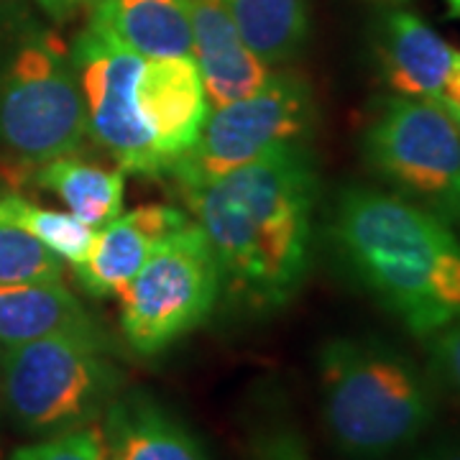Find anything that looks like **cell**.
I'll list each match as a JSON object with an SVG mask.
<instances>
[{
    "instance_id": "obj_1",
    "label": "cell",
    "mask_w": 460,
    "mask_h": 460,
    "mask_svg": "<svg viewBox=\"0 0 460 460\" xmlns=\"http://www.w3.org/2000/svg\"><path fill=\"white\" fill-rule=\"evenodd\" d=\"M317 192L307 144H287L184 195L235 302L277 310L296 295L310 269Z\"/></svg>"
},
{
    "instance_id": "obj_2",
    "label": "cell",
    "mask_w": 460,
    "mask_h": 460,
    "mask_svg": "<svg viewBox=\"0 0 460 460\" xmlns=\"http://www.w3.org/2000/svg\"><path fill=\"white\" fill-rule=\"evenodd\" d=\"M330 235L348 271L420 341L460 320V238L438 215L350 184L335 198Z\"/></svg>"
},
{
    "instance_id": "obj_3",
    "label": "cell",
    "mask_w": 460,
    "mask_h": 460,
    "mask_svg": "<svg viewBox=\"0 0 460 460\" xmlns=\"http://www.w3.org/2000/svg\"><path fill=\"white\" fill-rule=\"evenodd\" d=\"M323 420L353 460H384L414 445L438 414L435 381L381 338H332L317 353Z\"/></svg>"
},
{
    "instance_id": "obj_4",
    "label": "cell",
    "mask_w": 460,
    "mask_h": 460,
    "mask_svg": "<svg viewBox=\"0 0 460 460\" xmlns=\"http://www.w3.org/2000/svg\"><path fill=\"white\" fill-rule=\"evenodd\" d=\"M120 392L123 374L100 332H62L3 348V414L33 438L95 425Z\"/></svg>"
},
{
    "instance_id": "obj_5",
    "label": "cell",
    "mask_w": 460,
    "mask_h": 460,
    "mask_svg": "<svg viewBox=\"0 0 460 460\" xmlns=\"http://www.w3.org/2000/svg\"><path fill=\"white\" fill-rule=\"evenodd\" d=\"M83 98L66 44L36 23L0 39V146L29 162L84 146Z\"/></svg>"
},
{
    "instance_id": "obj_6",
    "label": "cell",
    "mask_w": 460,
    "mask_h": 460,
    "mask_svg": "<svg viewBox=\"0 0 460 460\" xmlns=\"http://www.w3.org/2000/svg\"><path fill=\"white\" fill-rule=\"evenodd\" d=\"M361 154L394 195L460 228V128L443 102L384 98L363 128Z\"/></svg>"
},
{
    "instance_id": "obj_7",
    "label": "cell",
    "mask_w": 460,
    "mask_h": 460,
    "mask_svg": "<svg viewBox=\"0 0 460 460\" xmlns=\"http://www.w3.org/2000/svg\"><path fill=\"white\" fill-rule=\"evenodd\" d=\"M223 292L208 235L195 220L169 233L118 295L120 332L133 353L154 358L199 328Z\"/></svg>"
},
{
    "instance_id": "obj_8",
    "label": "cell",
    "mask_w": 460,
    "mask_h": 460,
    "mask_svg": "<svg viewBox=\"0 0 460 460\" xmlns=\"http://www.w3.org/2000/svg\"><path fill=\"white\" fill-rule=\"evenodd\" d=\"M313 126L310 84L292 72H271L251 95L210 108L198 141L174 162L169 177L177 181L181 195L195 192L274 148L307 144Z\"/></svg>"
},
{
    "instance_id": "obj_9",
    "label": "cell",
    "mask_w": 460,
    "mask_h": 460,
    "mask_svg": "<svg viewBox=\"0 0 460 460\" xmlns=\"http://www.w3.org/2000/svg\"><path fill=\"white\" fill-rule=\"evenodd\" d=\"M69 59L83 98L87 136L113 156L120 172L151 180L164 177L166 169L136 98L146 59L93 26L77 33Z\"/></svg>"
},
{
    "instance_id": "obj_10",
    "label": "cell",
    "mask_w": 460,
    "mask_h": 460,
    "mask_svg": "<svg viewBox=\"0 0 460 460\" xmlns=\"http://www.w3.org/2000/svg\"><path fill=\"white\" fill-rule=\"evenodd\" d=\"M136 98L169 177V169L198 141L210 115L208 93L192 54L146 59Z\"/></svg>"
},
{
    "instance_id": "obj_11",
    "label": "cell",
    "mask_w": 460,
    "mask_h": 460,
    "mask_svg": "<svg viewBox=\"0 0 460 460\" xmlns=\"http://www.w3.org/2000/svg\"><path fill=\"white\" fill-rule=\"evenodd\" d=\"M190 217L169 205H141L120 213L95 233L90 256L75 269L83 289L95 299L118 296L146 263L151 251Z\"/></svg>"
},
{
    "instance_id": "obj_12",
    "label": "cell",
    "mask_w": 460,
    "mask_h": 460,
    "mask_svg": "<svg viewBox=\"0 0 460 460\" xmlns=\"http://www.w3.org/2000/svg\"><path fill=\"white\" fill-rule=\"evenodd\" d=\"M192 59L198 62L210 108L251 95L269 77L271 66L248 49L223 0H190Z\"/></svg>"
},
{
    "instance_id": "obj_13",
    "label": "cell",
    "mask_w": 460,
    "mask_h": 460,
    "mask_svg": "<svg viewBox=\"0 0 460 460\" xmlns=\"http://www.w3.org/2000/svg\"><path fill=\"white\" fill-rule=\"evenodd\" d=\"M378 69L399 98L440 100L458 51L410 11L389 13L378 33Z\"/></svg>"
},
{
    "instance_id": "obj_14",
    "label": "cell",
    "mask_w": 460,
    "mask_h": 460,
    "mask_svg": "<svg viewBox=\"0 0 460 460\" xmlns=\"http://www.w3.org/2000/svg\"><path fill=\"white\" fill-rule=\"evenodd\" d=\"M105 460H208L202 445L146 392H120L102 414Z\"/></svg>"
},
{
    "instance_id": "obj_15",
    "label": "cell",
    "mask_w": 460,
    "mask_h": 460,
    "mask_svg": "<svg viewBox=\"0 0 460 460\" xmlns=\"http://www.w3.org/2000/svg\"><path fill=\"white\" fill-rule=\"evenodd\" d=\"M90 26L144 59L192 54L190 0H98Z\"/></svg>"
},
{
    "instance_id": "obj_16",
    "label": "cell",
    "mask_w": 460,
    "mask_h": 460,
    "mask_svg": "<svg viewBox=\"0 0 460 460\" xmlns=\"http://www.w3.org/2000/svg\"><path fill=\"white\" fill-rule=\"evenodd\" d=\"M62 332H98L84 305L59 281L0 284V348Z\"/></svg>"
},
{
    "instance_id": "obj_17",
    "label": "cell",
    "mask_w": 460,
    "mask_h": 460,
    "mask_svg": "<svg viewBox=\"0 0 460 460\" xmlns=\"http://www.w3.org/2000/svg\"><path fill=\"white\" fill-rule=\"evenodd\" d=\"M36 184L65 202V208L90 228H102L123 213L126 172L87 164L75 156L41 162Z\"/></svg>"
},
{
    "instance_id": "obj_18",
    "label": "cell",
    "mask_w": 460,
    "mask_h": 460,
    "mask_svg": "<svg viewBox=\"0 0 460 460\" xmlns=\"http://www.w3.org/2000/svg\"><path fill=\"white\" fill-rule=\"evenodd\" d=\"M223 5L263 65L277 66L295 59L307 41V0H223Z\"/></svg>"
},
{
    "instance_id": "obj_19",
    "label": "cell",
    "mask_w": 460,
    "mask_h": 460,
    "mask_svg": "<svg viewBox=\"0 0 460 460\" xmlns=\"http://www.w3.org/2000/svg\"><path fill=\"white\" fill-rule=\"evenodd\" d=\"M0 220L26 230L41 246L49 248L57 259L72 263V269H77L90 256V248L98 233L72 213L51 210L21 195L0 198Z\"/></svg>"
},
{
    "instance_id": "obj_20",
    "label": "cell",
    "mask_w": 460,
    "mask_h": 460,
    "mask_svg": "<svg viewBox=\"0 0 460 460\" xmlns=\"http://www.w3.org/2000/svg\"><path fill=\"white\" fill-rule=\"evenodd\" d=\"M65 279V261L26 230L0 220V284Z\"/></svg>"
},
{
    "instance_id": "obj_21",
    "label": "cell",
    "mask_w": 460,
    "mask_h": 460,
    "mask_svg": "<svg viewBox=\"0 0 460 460\" xmlns=\"http://www.w3.org/2000/svg\"><path fill=\"white\" fill-rule=\"evenodd\" d=\"M11 460H105V445L100 425L41 438L39 443L18 447Z\"/></svg>"
},
{
    "instance_id": "obj_22",
    "label": "cell",
    "mask_w": 460,
    "mask_h": 460,
    "mask_svg": "<svg viewBox=\"0 0 460 460\" xmlns=\"http://www.w3.org/2000/svg\"><path fill=\"white\" fill-rule=\"evenodd\" d=\"M432 378L460 399V320L425 338Z\"/></svg>"
},
{
    "instance_id": "obj_23",
    "label": "cell",
    "mask_w": 460,
    "mask_h": 460,
    "mask_svg": "<svg viewBox=\"0 0 460 460\" xmlns=\"http://www.w3.org/2000/svg\"><path fill=\"white\" fill-rule=\"evenodd\" d=\"M51 18L62 21V18L75 16L77 11H84V8H93L98 0H36Z\"/></svg>"
},
{
    "instance_id": "obj_24",
    "label": "cell",
    "mask_w": 460,
    "mask_h": 460,
    "mask_svg": "<svg viewBox=\"0 0 460 460\" xmlns=\"http://www.w3.org/2000/svg\"><path fill=\"white\" fill-rule=\"evenodd\" d=\"M438 102H443L445 108H450V111H460V51L456 65H453L450 75H447V80H445L443 95H440Z\"/></svg>"
},
{
    "instance_id": "obj_25",
    "label": "cell",
    "mask_w": 460,
    "mask_h": 460,
    "mask_svg": "<svg viewBox=\"0 0 460 460\" xmlns=\"http://www.w3.org/2000/svg\"><path fill=\"white\" fill-rule=\"evenodd\" d=\"M414 460H460V443H447L429 447L422 456H417Z\"/></svg>"
},
{
    "instance_id": "obj_26",
    "label": "cell",
    "mask_w": 460,
    "mask_h": 460,
    "mask_svg": "<svg viewBox=\"0 0 460 460\" xmlns=\"http://www.w3.org/2000/svg\"><path fill=\"white\" fill-rule=\"evenodd\" d=\"M0 420H3V348H0Z\"/></svg>"
},
{
    "instance_id": "obj_27",
    "label": "cell",
    "mask_w": 460,
    "mask_h": 460,
    "mask_svg": "<svg viewBox=\"0 0 460 460\" xmlns=\"http://www.w3.org/2000/svg\"><path fill=\"white\" fill-rule=\"evenodd\" d=\"M447 3V8H450V13L453 16H458L460 18V0H445Z\"/></svg>"
},
{
    "instance_id": "obj_28",
    "label": "cell",
    "mask_w": 460,
    "mask_h": 460,
    "mask_svg": "<svg viewBox=\"0 0 460 460\" xmlns=\"http://www.w3.org/2000/svg\"><path fill=\"white\" fill-rule=\"evenodd\" d=\"M447 111H450V108H447ZM450 115L456 118V123H458V128H460V111H450Z\"/></svg>"
},
{
    "instance_id": "obj_29",
    "label": "cell",
    "mask_w": 460,
    "mask_h": 460,
    "mask_svg": "<svg viewBox=\"0 0 460 460\" xmlns=\"http://www.w3.org/2000/svg\"><path fill=\"white\" fill-rule=\"evenodd\" d=\"M384 3H392V5H402V3H407V0H384Z\"/></svg>"
}]
</instances>
